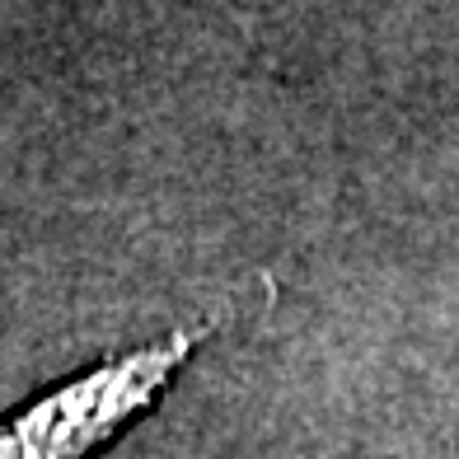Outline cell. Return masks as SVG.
<instances>
[{
	"label": "cell",
	"mask_w": 459,
	"mask_h": 459,
	"mask_svg": "<svg viewBox=\"0 0 459 459\" xmlns=\"http://www.w3.org/2000/svg\"><path fill=\"white\" fill-rule=\"evenodd\" d=\"M216 333L212 319L108 357L0 417V459H90L145 417Z\"/></svg>",
	"instance_id": "obj_1"
}]
</instances>
